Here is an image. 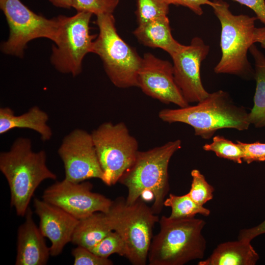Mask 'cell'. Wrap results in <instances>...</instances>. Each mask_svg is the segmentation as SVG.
<instances>
[{"mask_svg": "<svg viewBox=\"0 0 265 265\" xmlns=\"http://www.w3.org/2000/svg\"><path fill=\"white\" fill-rule=\"evenodd\" d=\"M0 170L9 186L11 206L22 217L40 184L57 178L47 165L46 152L33 151L31 140L24 137H18L9 150L0 152Z\"/></svg>", "mask_w": 265, "mask_h": 265, "instance_id": "obj_1", "label": "cell"}, {"mask_svg": "<svg viewBox=\"0 0 265 265\" xmlns=\"http://www.w3.org/2000/svg\"><path fill=\"white\" fill-rule=\"evenodd\" d=\"M248 114L244 107L235 104L227 92L219 90L210 93L196 105L163 109L159 117L165 122L188 125L193 128L195 135L209 139L220 129L248 130L251 125Z\"/></svg>", "mask_w": 265, "mask_h": 265, "instance_id": "obj_2", "label": "cell"}, {"mask_svg": "<svg viewBox=\"0 0 265 265\" xmlns=\"http://www.w3.org/2000/svg\"><path fill=\"white\" fill-rule=\"evenodd\" d=\"M159 232L153 236L148 254L149 265H184L202 259L206 240L202 233V219H173L162 216Z\"/></svg>", "mask_w": 265, "mask_h": 265, "instance_id": "obj_3", "label": "cell"}, {"mask_svg": "<svg viewBox=\"0 0 265 265\" xmlns=\"http://www.w3.org/2000/svg\"><path fill=\"white\" fill-rule=\"evenodd\" d=\"M181 147V140L177 139L146 151L137 152L134 162L118 182L128 189L127 204H133L148 191L154 199L151 207L154 212H161L169 189V163Z\"/></svg>", "mask_w": 265, "mask_h": 265, "instance_id": "obj_4", "label": "cell"}, {"mask_svg": "<svg viewBox=\"0 0 265 265\" xmlns=\"http://www.w3.org/2000/svg\"><path fill=\"white\" fill-rule=\"evenodd\" d=\"M212 7L221 27V59L214 68L216 74L234 75L246 80L254 79V69L249 61L248 52L255 43L257 17L234 15L229 4L223 0H213Z\"/></svg>", "mask_w": 265, "mask_h": 265, "instance_id": "obj_5", "label": "cell"}, {"mask_svg": "<svg viewBox=\"0 0 265 265\" xmlns=\"http://www.w3.org/2000/svg\"><path fill=\"white\" fill-rule=\"evenodd\" d=\"M105 213L112 230L124 241L125 257L132 265H145L153 237V229L159 219L152 208L140 198L128 204L126 199L119 197L112 201Z\"/></svg>", "mask_w": 265, "mask_h": 265, "instance_id": "obj_6", "label": "cell"}, {"mask_svg": "<svg viewBox=\"0 0 265 265\" xmlns=\"http://www.w3.org/2000/svg\"><path fill=\"white\" fill-rule=\"evenodd\" d=\"M96 16L99 34L94 41L92 53L100 57L107 76L115 86L138 87L137 75L142 57L119 36L112 14Z\"/></svg>", "mask_w": 265, "mask_h": 265, "instance_id": "obj_7", "label": "cell"}, {"mask_svg": "<svg viewBox=\"0 0 265 265\" xmlns=\"http://www.w3.org/2000/svg\"><path fill=\"white\" fill-rule=\"evenodd\" d=\"M104 173L103 182L114 185L134 161L138 142L123 122H105L91 133Z\"/></svg>", "mask_w": 265, "mask_h": 265, "instance_id": "obj_8", "label": "cell"}, {"mask_svg": "<svg viewBox=\"0 0 265 265\" xmlns=\"http://www.w3.org/2000/svg\"><path fill=\"white\" fill-rule=\"evenodd\" d=\"M93 14L77 12L75 15L57 16L59 27L57 40L52 46L50 60L58 72L73 77L82 71L83 58L92 53L96 35L90 34L89 24Z\"/></svg>", "mask_w": 265, "mask_h": 265, "instance_id": "obj_9", "label": "cell"}, {"mask_svg": "<svg viewBox=\"0 0 265 265\" xmlns=\"http://www.w3.org/2000/svg\"><path fill=\"white\" fill-rule=\"evenodd\" d=\"M0 8L9 29L8 38L0 47L4 53L23 57L27 43L32 40L46 38L53 42L57 40V17L47 19L31 11L20 0H0Z\"/></svg>", "mask_w": 265, "mask_h": 265, "instance_id": "obj_10", "label": "cell"}, {"mask_svg": "<svg viewBox=\"0 0 265 265\" xmlns=\"http://www.w3.org/2000/svg\"><path fill=\"white\" fill-rule=\"evenodd\" d=\"M65 179L80 183L91 178L104 180L91 134L75 129L65 135L57 150Z\"/></svg>", "mask_w": 265, "mask_h": 265, "instance_id": "obj_11", "label": "cell"}, {"mask_svg": "<svg viewBox=\"0 0 265 265\" xmlns=\"http://www.w3.org/2000/svg\"><path fill=\"white\" fill-rule=\"evenodd\" d=\"M92 184L88 181L75 183L64 179L45 189L42 199L78 219L96 212L106 213L112 200L92 192Z\"/></svg>", "mask_w": 265, "mask_h": 265, "instance_id": "obj_12", "label": "cell"}, {"mask_svg": "<svg viewBox=\"0 0 265 265\" xmlns=\"http://www.w3.org/2000/svg\"><path fill=\"white\" fill-rule=\"evenodd\" d=\"M210 47L200 37L192 38L188 45L171 56L175 81L185 100L198 103L209 95L201 79L200 67L207 57Z\"/></svg>", "mask_w": 265, "mask_h": 265, "instance_id": "obj_13", "label": "cell"}, {"mask_svg": "<svg viewBox=\"0 0 265 265\" xmlns=\"http://www.w3.org/2000/svg\"><path fill=\"white\" fill-rule=\"evenodd\" d=\"M138 87L147 96L180 107L189 105L174 76L173 65L150 53L144 54L137 75Z\"/></svg>", "mask_w": 265, "mask_h": 265, "instance_id": "obj_14", "label": "cell"}, {"mask_svg": "<svg viewBox=\"0 0 265 265\" xmlns=\"http://www.w3.org/2000/svg\"><path fill=\"white\" fill-rule=\"evenodd\" d=\"M34 207L39 218V229L44 237L51 241V256H58L65 245L71 242L79 219L43 199L35 198Z\"/></svg>", "mask_w": 265, "mask_h": 265, "instance_id": "obj_15", "label": "cell"}, {"mask_svg": "<svg viewBox=\"0 0 265 265\" xmlns=\"http://www.w3.org/2000/svg\"><path fill=\"white\" fill-rule=\"evenodd\" d=\"M17 231L16 265H45L51 255L45 237L36 226L29 207Z\"/></svg>", "mask_w": 265, "mask_h": 265, "instance_id": "obj_16", "label": "cell"}, {"mask_svg": "<svg viewBox=\"0 0 265 265\" xmlns=\"http://www.w3.org/2000/svg\"><path fill=\"white\" fill-rule=\"evenodd\" d=\"M48 114L37 106L19 115H15L10 107H0V134L16 128L28 129L38 133L42 141H49L53 132L48 124Z\"/></svg>", "mask_w": 265, "mask_h": 265, "instance_id": "obj_17", "label": "cell"}, {"mask_svg": "<svg viewBox=\"0 0 265 265\" xmlns=\"http://www.w3.org/2000/svg\"><path fill=\"white\" fill-rule=\"evenodd\" d=\"M133 34L143 45L161 49L170 56L181 50L185 46L173 38L167 16L138 25Z\"/></svg>", "mask_w": 265, "mask_h": 265, "instance_id": "obj_18", "label": "cell"}, {"mask_svg": "<svg viewBox=\"0 0 265 265\" xmlns=\"http://www.w3.org/2000/svg\"><path fill=\"white\" fill-rule=\"evenodd\" d=\"M260 259L251 241L238 239L219 244L198 265H255Z\"/></svg>", "mask_w": 265, "mask_h": 265, "instance_id": "obj_19", "label": "cell"}, {"mask_svg": "<svg viewBox=\"0 0 265 265\" xmlns=\"http://www.w3.org/2000/svg\"><path fill=\"white\" fill-rule=\"evenodd\" d=\"M112 231L106 214L96 212L79 220L71 242L91 250Z\"/></svg>", "mask_w": 265, "mask_h": 265, "instance_id": "obj_20", "label": "cell"}, {"mask_svg": "<svg viewBox=\"0 0 265 265\" xmlns=\"http://www.w3.org/2000/svg\"><path fill=\"white\" fill-rule=\"evenodd\" d=\"M249 51L254 60L256 85L253 106L249 112L248 119L255 128L265 129V56L254 44Z\"/></svg>", "mask_w": 265, "mask_h": 265, "instance_id": "obj_21", "label": "cell"}, {"mask_svg": "<svg viewBox=\"0 0 265 265\" xmlns=\"http://www.w3.org/2000/svg\"><path fill=\"white\" fill-rule=\"evenodd\" d=\"M164 206L171 208L169 216L173 219L194 217L197 214L208 216L211 211L194 201L187 193L176 195L170 193L164 202Z\"/></svg>", "mask_w": 265, "mask_h": 265, "instance_id": "obj_22", "label": "cell"}, {"mask_svg": "<svg viewBox=\"0 0 265 265\" xmlns=\"http://www.w3.org/2000/svg\"><path fill=\"white\" fill-rule=\"evenodd\" d=\"M206 151L212 152L217 157L241 164L243 159V152L236 142L226 138L223 136L215 135L212 138V141L206 143L203 146Z\"/></svg>", "mask_w": 265, "mask_h": 265, "instance_id": "obj_23", "label": "cell"}, {"mask_svg": "<svg viewBox=\"0 0 265 265\" xmlns=\"http://www.w3.org/2000/svg\"><path fill=\"white\" fill-rule=\"evenodd\" d=\"M169 5L162 0H136L135 15L138 25L167 16Z\"/></svg>", "mask_w": 265, "mask_h": 265, "instance_id": "obj_24", "label": "cell"}, {"mask_svg": "<svg viewBox=\"0 0 265 265\" xmlns=\"http://www.w3.org/2000/svg\"><path fill=\"white\" fill-rule=\"evenodd\" d=\"M191 176V187L187 194L196 203L204 206L213 199L214 188L207 181L204 175L199 170L193 169Z\"/></svg>", "mask_w": 265, "mask_h": 265, "instance_id": "obj_25", "label": "cell"}, {"mask_svg": "<svg viewBox=\"0 0 265 265\" xmlns=\"http://www.w3.org/2000/svg\"><path fill=\"white\" fill-rule=\"evenodd\" d=\"M90 251L103 258H108L115 253L125 257V245L120 235L112 231Z\"/></svg>", "mask_w": 265, "mask_h": 265, "instance_id": "obj_26", "label": "cell"}, {"mask_svg": "<svg viewBox=\"0 0 265 265\" xmlns=\"http://www.w3.org/2000/svg\"><path fill=\"white\" fill-rule=\"evenodd\" d=\"M119 0H72V7L77 12H86L96 16L112 14Z\"/></svg>", "mask_w": 265, "mask_h": 265, "instance_id": "obj_27", "label": "cell"}, {"mask_svg": "<svg viewBox=\"0 0 265 265\" xmlns=\"http://www.w3.org/2000/svg\"><path fill=\"white\" fill-rule=\"evenodd\" d=\"M74 265H112L113 262L108 258H103L95 254L90 250L77 246L72 251Z\"/></svg>", "mask_w": 265, "mask_h": 265, "instance_id": "obj_28", "label": "cell"}, {"mask_svg": "<svg viewBox=\"0 0 265 265\" xmlns=\"http://www.w3.org/2000/svg\"><path fill=\"white\" fill-rule=\"evenodd\" d=\"M236 142L243 152V161L250 164L253 162L265 161V143L256 141L253 143H245L239 140Z\"/></svg>", "mask_w": 265, "mask_h": 265, "instance_id": "obj_29", "label": "cell"}, {"mask_svg": "<svg viewBox=\"0 0 265 265\" xmlns=\"http://www.w3.org/2000/svg\"><path fill=\"white\" fill-rule=\"evenodd\" d=\"M168 5L174 4L186 7L195 14L200 16L203 14L202 6L205 4L211 7L213 4V1L210 0H162Z\"/></svg>", "mask_w": 265, "mask_h": 265, "instance_id": "obj_30", "label": "cell"}, {"mask_svg": "<svg viewBox=\"0 0 265 265\" xmlns=\"http://www.w3.org/2000/svg\"><path fill=\"white\" fill-rule=\"evenodd\" d=\"M252 10L256 17L265 26V0H233Z\"/></svg>", "mask_w": 265, "mask_h": 265, "instance_id": "obj_31", "label": "cell"}, {"mask_svg": "<svg viewBox=\"0 0 265 265\" xmlns=\"http://www.w3.org/2000/svg\"><path fill=\"white\" fill-rule=\"evenodd\" d=\"M264 234H265V219L256 226L240 230L238 238L251 241L256 237Z\"/></svg>", "mask_w": 265, "mask_h": 265, "instance_id": "obj_32", "label": "cell"}, {"mask_svg": "<svg viewBox=\"0 0 265 265\" xmlns=\"http://www.w3.org/2000/svg\"><path fill=\"white\" fill-rule=\"evenodd\" d=\"M255 42V43H260L262 48L265 50V27H256Z\"/></svg>", "mask_w": 265, "mask_h": 265, "instance_id": "obj_33", "label": "cell"}, {"mask_svg": "<svg viewBox=\"0 0 265 265\" xmlns=\"http://www.w3.org/2000/svg\"><path fill=\"white\" fill-rule=\"evenodd\" d=\"M54 6L60 8L70 9L72 7V0H49Z\"/></svg>", "mask_w": 265, "mask_h": 265, "instance_id": "obj_34", "label": "cell"}]
</instances>
